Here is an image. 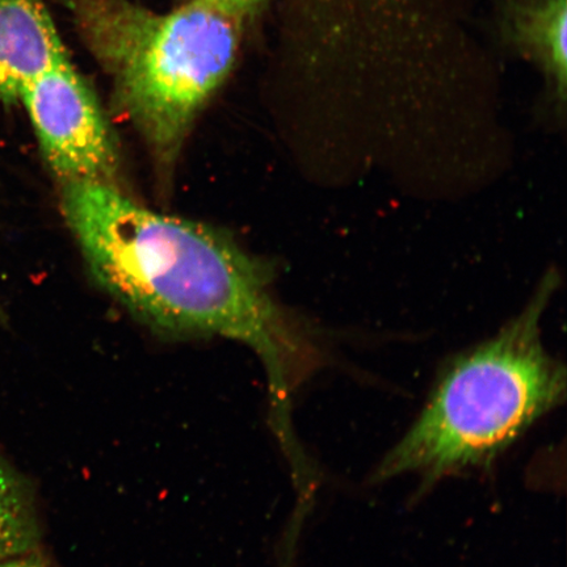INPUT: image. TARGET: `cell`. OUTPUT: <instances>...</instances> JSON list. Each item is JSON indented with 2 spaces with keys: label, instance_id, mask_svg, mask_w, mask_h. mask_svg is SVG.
<instances>
[{
  "label": "cell",
  "instance_id": "3",
  "mask_svg": "<svg viewBox=\"0 0 567 567\" xmlns=\"http://www.w3.org/2000/svg\"><path fill=\"white\" fill-rule=\"evenodd\" d=\"M78 33L115 87L118 109L163 169L236 62L243 20L204 0L166 13L131 0H68Z\"/></svg>",
  "mask_w": 567,
  "mask_h": 567
},
{
  "label": "cell",
  "instance_id": "2",
  "mask_svg": "<svg viewBox=\"0 0 567 567\" xmlns=\"http://www.w3.org/2000/svg\"><path fill=\"white\" fill-rule=\"evenodd\" d=\"M555 281L498 334L445 367L405 436L382 458L378 482L417 474L434 484L491 464L566 396V371L545 350L542 317Z\"/></svg>",
  "mask_w": 567,
  "mask_h": 567
},
{
  "label": "cell",
  "instance_id": "7",
  "mask_svg": "<svg viewBox=\"0 0 567 567\" xmlns=\"http://www.w3.org/2000/svg\"><path fill=\"white\" fill-rule=\"evenodd\" d=\"M42 524L30 481L0 453V561L41 547Z\"/></svg>",
  "mask_w": 567,
  "mask_h": 567
},
{
  "label": "cell",
  "instance_id": "8",
  "mask_svg": "<svg viewBox=\"0 0 567 567\" xmlns=\"http://www.w3.org/2000/svg\"><path fill=\"white\" fill-rule=\"evenodd\" d=\"M217 9L236 17L239 20H245L251 17L252 13L259 11L267 0H204Z\"/></svg>",
  "mask_w": 567,
  "mask_h": 567
},
{
  "label": "cell",
  "instance_id": "4",
  "mask_svg": "<svg viewBox=\"0 0 567 567\" xmlns=\"http://www.w3.org/2000/svg\"><path fill=\"white\" fill-rule=\"evenodd\" d=\"M20 102L56 179L118 188L115 137L94 92L69 60L34 80Z\"/></svg>",
  "mask_w": 567,
  "mask_h": 567
},
{
  "label": "cell",
  "instance_id": "5",
  "mask_svg": "<svg viewBox=\"0 0 567 567\" xmlns=\"http://www.w3.org/2000/svg\"><path fill=\"white\" fill-rule=\"evenodd\" d=\"M66 60L45 0H0V104L20 102L34 80Z\"/></svg>",
  "mask_w": 567,
  "mask_h": 567
},
{
  "label": "cell",
  "instance_id": "1",
  "mask_svg": "<svg viewBox=\"0 0 567 567\" xmlns=\"http://www.w3.org/2000/svg\"><path fill=\"white\" fill-rule=\"evenodd\" d=\"M62 210L96 281L148 328L250 347L267 371L276 434L290 436V400L321 354L274 300L264 268L221 234L120 188L62 184Z\"/></svg>",
  "mask_w": 567,
  "mask_h": 567
},
{
  "label": "cell",
  "instance_id": "6",
  "mask_svg": "<svg viewBox=\"0 0 567 567\" xmlns=\"http://www.w3.org/2000/svg\"><path fill=\"white\" fill-rule=\"evenodd\" d=\"M566 24V0H517L512 11L516 45L536 61L563 99L567 76Z\"/></svg>",
  "mask_w": 567,
  "mask_h": 567
},
{
  "label": "cell",
  "instance_id": "9",
  "mask_svg": "<svg viewBox=\"0 0 567 567\" xmlns=\"http://www.w3.org/2000/svg\"><path fill=\"white\" fill-rule=\"evenodd\" d=\"M0 567H59L55 566L51 558L42 555L40 549L25 553L0 561Z\"/></svg>",
  "mask_w": 567,
  "mask_h": 567
}]
</instances>
